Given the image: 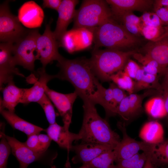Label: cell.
Instances as JSON below:
<instances>
[{
    "label": "cell",
    "instance_id": "30bf717a",
    "mask_svg": "<svg viewBox=\"0 0 168 168\" xmlns=\"http://www.w3.org/2000/svg\"><path fill=\"white\" fill-rule=\"evenodd\" d=\"M159 91L155 89H149L142 94L133 93L129 94L121 101L116 110V114L119 116L126 125L128 122L139 115L142 111V104L146 97L154 94Z\"/></svg>",
    "mask_w": 168,
    "mask_h": 168
},
{
    "label": "cell",
    "instance_id": "f35d334b",
    "mask_svg": "<svg viewBox=\"0 0 168 168\" xmlns=\"http://www.w3.org/2000/svg\"><path fill=\"white\" fill-rule=\"evenodd\" d=\"M122 22H126L141 26V21L140 17L135 15L133 12L125 13L119 18Z\"/></svg>",
    "mask_w": 168,
    "mask_h": 168
},
{
    "label": "cell",
    "instance_id": "6da1fadb",
    "mask_svg": "<svg viewBox=\"0 0 168 168\" xmlns=\"http://www.w3.org/2000/svg\"><path fill=\"white\" fill-rule=\"evenodd\" d=\"M60 68L56 78L69 82L83 101L102 105L105 89L99 81L90 65L89 59H68L63 58L58 62Z\"/></svg>",
    "mask_w": 168,
    "mask_h": 168
},
{
    "label": "cell",
    "instance_id": "f907efd6",
    "mask_svg": "<svg viewBox=\"0 0 168 168\" xmlns=\"http://www.w3.org/2000/svg\"><path fill=\"white\" fill-rule=\"evenodd\" d=\"M154 168H158L157 167L154 166Z\"/></svg>",
    "mask_w": 168,
    "mask_h": 168
},
{
    "label": "cell",
    "instance_id": "f1b7e54d",
    "mask_svg": "<svg viewBox=\"0 0 168 168\" xmlns=\"http://www.w3.org/2000/svg\"><path fill=\"white\" fill-rule=\"evenodd\" d=\"M110 80L119 88L127 91L129 94L134 93V81L124 71L112 75Z\"/></svg>",
    "mask_w": 168,
    "mask_h": 168
},
{
    "label": "cell",
    "instance_id": "e575fe53",
    "mask_svg": "<svg viewBox=\"0 0 168 168\" xmlns=\"http://www.w3.org/2000/svg\"><path fill=\"white\" fill-rule=\"evenodd\" d=\"M140 17L142 25L161 28L163 27L162 22L155 12H145Z\"/></svg>",
    "mask_w": 168,
    "mask_h": 168
},
{
    "label": "cell",
    "instance_id": "ab89813d",
    "mask_svg": "<svg viewBox=\"0 0 168 168\" xmlns=\"http://www.w3.org/2000/svg\"><path fill=\"white\" fill-rule=\"evenodd\" d=\"M38 136L41 149L44 152L49 147L52 140L48 134L39 133L38 134Z\"/></svg>",
    "mask_w": 168,
    "mask_h": 168
},
{
    "label": "cell",
    "instance_id": "7bdbcfd3",
    "mask_svg": "<svg viewBox=\"0 0 168 168\" xmlns=\"http://www.w3.org/2000/svg\"><path fill=\"white\" fill-rule=\"evenodd\" d=\"M162 93L163 94L162 97L164 99L166 109L168 116V86L161 87Z\"/></svg>",
    "mask_w": 168,
    "mask_h": 168
},
{
    "label": "cell",
    "instance_id": "4316f807",
    "mask_svg": "<svg viewBox=\"0 0 168 168\" xmlns=\"http://www.w3.org/2000/svg\"><path fill=\"white\" fill-rule=\"evenodd\" d=\"M153 165L157 167L168 164V141H164L155 145L153 150L149 156Z\"/></svg>",
    "mask_w": 168,
    "mask_h": 168
},
{
    "label": "cell",
    "instance_id": "3957f363",
    "mask_svg": "<svg viewBox=\"0 0 168 168\" xmlns=\"http://www.w3.org/2000/svg\"><path fill=\"white\" fill-rule=\"evenodd\" d=\"M136 52L109 49H97L93 50L89 61L99 79L103 82L111 81V76L123 70L130 57Z\"/></svg>",
    "mask_w": 168,
    "mask_h": 168
},
{
    "label": "cell",
    "instance_id": "4fadbf2b",
    "mask_svg": "<svg viewBox=\"0 0 168 168\" xmlns=\"http://www.w3.org/2000/svg\"><path fill=\"white\" fill-rule=\"evenodd\" d=\"M44 17L43 9L34 1L25 2L18 11V17L19 21L25 26L30 29L40 27Z\"/></svg>",
    "mask_w": 168,
    "mask_h": 168
},
{
    "label": "cell",
    "instance_id": "b9f144b4",
    "mask_svg": "<svg viewBox=\"0 0 168 168\" xmlns=\"http://www.w3.org/2000/svg\"><path fill=\"white\" fill-rule=\"evenodd\" d=\"M62 0H44L42 4L43 8H48L58 11Z\"/></svg>",
    "mask_w": 168,
    "mask_h": 168
},
{
    "label": "cell",
    "instance_id": "7c38bea8",
    "mask_svg": "<svg viewBox=\"0 0 168 168\" xmlns=\"http://www.w3.org/2000/svg\"><path fill=\"white\" fill-rule=\"evenodd\" d=\"M13 44L1 42L0 44V88L13 80L15 75L25 77L21 73L14 61L12 49Z\"/></svg>",
    "mask_w": 168,
    "mask_h": 168
},
{
    "label": "cell",
    "instance_id": "277c9868",
    "mask_svg": "<svg viewBox=\"0 0 168 168\" xmlns=\"http://www.w3.org/2000/svg\"><path fill=\"white\" fill-rule=\"evenodd\" d=\"M95 46L94 50L101 47L121 50L131 47L139 42L135 35L111 19L92 30Z\"/></svg>",
    "mask_w": 168,
    "mask_h": 168
},
{
    "label": "cell",
    "instance_id": "484cf974",
    "mask_svg": "<svg viewBox=\"0 0 168 168\" xmlns=\"http://www.w3.org/2000/svg\"><path fill=\"white\" fill-rule=\"evenodd\" d=\"M132 56L142 64V67L146 73L162 76V71L158 63L148 55L136 52Z\"/></svg>",
    "mask_w": 168,
    "mask_h": 168
},
{
    "label": "cell",
    "instance_id": "bcb514c9",
    "mask_svg": "<svg viewBox=\"0 0 168 168\" xmlns=\"http://www.w3.org/2000/svg\"><path fill=\"white\" fill-rule=\"evenodd\" d=\"M163 75L164 78L161 86V87L168 86V68L166 69Z\"/></svg>",
    "mask_w": 168,
    "mask_h": 168
},
{
    "label": "cell",
    "instance_id": "7a4b0ae2",
    "mask_svg": "<svg viewBox=\"0 0 168 168\" xmlns=\"http://www.w3.org/2000/svg\"><path fill=\"white\" fill-rule=\"evenodd\" d=\"M83 102V120L78 133L81 143L100 144L114 150L121 141L119 135L111 129L106 119L99 115L95 104Z\"/></svg>",
    "mask_w": 168,
    "mask_h": 168
},
{
    "label": "cell",
    "instance_id": "60d3db41",
    "mask_svg": "<svg viewBox=\"0 0 168 168\" xmlns=\"http://www.w3.org/2000/svg\"><path fill=\"white\" fill-rule=\"evenodd\" d=\"M122 23L123 26L130 34L134 35L141 34V26L126 22Z\"/></svg>",
    "mask_w": 168,
    "mask_h": 168
},
{
    "label": "cell",
    "instance_id": "ee69618b",
    "mask_svg": "<svg viewBox=\"0 0 168 168\" xmlns=\"http://www.w3.org/2000/svg\"><path fill=\"white\" fill-rule=\"evenodd\" d=\"M154 7L161 6H168V0H157L155 1Z\"/></svg>",
    "mask_w": 168,
    "mask_h": 168
},
{
    "label": "cell",
    "instance_id": "d590c367",
    "mask_svg": "<svg viewBox=\"0 0 168 168\" xmlns=\"http://www.w3.org/2000/svg\"><path fill=\"white\" fill-rule=\"evenodd\" d=\"M38 134H34L28 136L26 141L24 143L34 152L39 153H44L40 146Z\"/></svg>",
    "mask_w": 168,
    "mask_h": 168
},
{
    "label": "cell",
    "instance_id": "681fc988",
    "mask_svg": "<svg viewBox=\"0 0 168 168\" xmlns=\"http://www.w3.org/2000/svg\"><path fill=\"white\" fill-rule=\"evenodd\" d=\"M66 168H70V165H66ZM51 168H56L54 166L52 167Z\"/></svg>",
    "mask_w": 168,
    "mask_h": 168
},
{
    "label": "cell",
    "instance_id": "836d02e7",
    "mask_svg": "<svg viewBox=\"0 0 168 168\" xmlns=\"http://www.w3.org/2000/svg\"><path fill=\"white\" fill-rule=\"evenodd\" d=\"M163 27L161 28L141 24V34L150 41H154L161 35L163 32Z\"/></svg>",
    "mask_w": 168,
    "mask_h": 168
},
{
    "label": "cell",
    "instance_id": "52a82bcc",
    "mask_svg": "<svg viewBox=\"0 0 168 168\" xmlns=\"http://www.w3.org/2000/svg\"><path fill=\"white\" fill-rule=\"evenodd\" d=\"M9 1L0 6V40L2 43H14L24 36L28 29L24 28L18 16L12 14Z\"/></svg>",
    "mask_w": 168,
    "mask_h": 168
},
{
    "label": "cell",
    "instance_id": "c3c4849f",
    "mask_svg": "<svg viewBox=\"0 0 168 168\" xmlns=\"http://www.w3.org/2000/svg\"><path fill=\"white\" fill-rule=\"evenodd\" d=\"M78 168H90L86 164H83L82 166Z\"/></svg>",
    "mask_w": 168,
    "mask_h": 168
},
{
    "label": "cell",
    "instance_id": "7dc6e473",
    "mask_svg": "<svg viewBox=\"0 0 168 168\" xmlns=\"http://www.w3.org/2000/svg\"><path fill=\"white\" fill-rule=\"evenodd\" d=\"M143 168H154V166L152 163L149 156H148L147 159Z\"/></svg>",
    "mask_w": 168,
    "mask_h": 168
},
{
    "label": "cell",
    "instance_id": "5bb4252c",
    "mask_svg": "<svg viewBox=\"0 0 168 168\" xmlns=\"http://www.w3.org/2000/svg\"><path fill=\"white\" fill-rule=\"evenodd\" d=\"M79 2L77 0H63L57 11L58 16L53 32L59 43L67 32L68 26L73 20L76 11L75 7Z\"/></svg>",
    "mask_w": 168,
    "mask_h": 168
},
{
    "label": "cell",
    "instance_id": "f546056e",
    "mask_svg": "<svg viewBox=\"0 0 168 168\" xmlns=\"http://www.w3.org/2000/svg\"><path fill=\"white\" fill-rule=\"evenodd\" d=\"M148 156L143 152L138 153L128 159L116 161V168H143Z\"/></svg>",
    "mask_w": 168,
    "mask_h": 168
},
{
    "label": "cell",
    "instance_id": "8d00e7d4",
    "mask_svg": "<svg viewBox=\"0 0 168 168\" xmlns=\"http://www.w3.org/2000/svg\"><path fill=\"white\" fill-rule=\"evenodd\" d=\"M140 66L134 61L129 59L126 63L124 71L133 79H135L136 74Z\"/></svg>",
    "mask_w": 168,
    "mask_h": 168
},
{
    "label": "cell",
    "instance_id": "1f68e13d",
    "mask_svg": "<svg viewBox=\"0 0 168 168\" xmlns=\"http://www.w3.org/2000/svg\"><path fill=\"white\" fill-rule=\"evenodd\" d=\"M4 131L0 132V168H7V160L11 152V147Z\"/></svg>",
    "mask_w": 168,
    "mask_h": 168
},
{
    "label": "cell",
    "instance_id": "ac0fdd59",
    "mask_svg": "<svg viewBox=\"0 0 168 168\" xmlns=\"http://www.w3.org/2000/svg\"><path fill=\"white\" fill-rule=\"evenodd\" d=\"M37 73L38 80L30 88H24L21 103L27 105L32 102H37L45 94L48 83L51 79L56 78V75H50L46 73L45 68H39Z\"/></svg>",
    "mask_w": 168,
    "mask_h": 168
},
{
    "label": "cell",
    "instance_id": "5b68a950",
    "mask_svg": "<svg viewBox=\"0 0 168 168\" xmlns=\"http://www.w3.org/2000/svg\"><path fill=\"white\" fill-rule=\"evenodd\" d=\"M112 16L106 0H84L76 10L73 28L92 30L112 19Z\"/></svg>",
    "mask_w": 168,
    "mask_h": 168
},
{
    "label": "cell",
    "instance_id": "83f0119b",
    "mask_svg": "<svg viewBox=\"0 0 168 168\" xmlns=\"http://www.w3.org/2000/svg\"><path fill=\"white\" fill-rule=\"evenodd\" d=\"M116 160L113 150L101 154L90 162L86 164L90 168H116L114 161Z\"/></svg>",
    "mask_w": 168,
    "mask_h": 168
},
{
    "label": "cell",
    "instance_id": "603a6c76",
    "mask_svg": "<svg viewBox=\"0 0 168 168\" xmlns=\"http://www.w3.org/2000/svg\"><path fill=\"white\" fill-rule=\"evenodd\" d=\"M164 133L162 125L156 121H151L144 124L140 131L139 136L143 141L156 145L164 141Z\"/></svg>",
    "mask_w": 168,
    "mask_h": 168
},
{
    "label": "cell",
    "instance_id": "7402d4cb",
    "mask_svg": "<svg viewBox=\"0 0 168 168\" xmlns=\"http://www.w3.org/2000/svg\"><path fill=\"white\" fill-rule=\"evenodd\" d=\"M0 112L2 116L13 128L23 132L27 137L39 134L44 130L43 128L20 118L14 112L5 109H0Z\"/></svg>",
    "mask_w": 168,
    "mask_h": 168
},
{
    "label": "cell",
    "instance_id": "44dd1931",
    "mask_svg": "<svg viewBox=\"0 0 168 168\" xmlns=\"http://www.w3.org/2000/svg\"><path fill=\"white\" fill-rule=\"evenodd\" d=\"M1 91L2 92L3 97L0 99V109L14 112L16 106L21 103L24 88L17 87L12 80L8 82Z\"/></svg>",
    "mask_w": 168,
    "mask_h": 168
},
{
    "label": "cell",
    "instance_id": "816d5d0a",
    "mask_svg": "<svg viewBox=\"0 0 168 168\" xmlns=\"http://www.w3.org/2000/svg\"><path fill=\"white\" fill-rule=\"evenodd\" d=\"M167 68H168V67H167Z\"/></svg>",
    "mask_w": 168,
    "mask_h": 168
},
{
    "label": "cell",
    "instance_id": "d4e9b609",
    "mask_svg": "<svg viewBox=\"0 0 168 168\" xmlns=\"http://www.w3.org/2000/svg\"><path fill=\"white\" fill-rule=\"evenodd\" d=\"M158 75L146 73L134 81V92H137L145 89H155L162 91L161 85L158 81Z\"/></svg>",
    "mask_w": 168,
    "mask_h": 168
},
{
    "label": "cell",
    "instance_id": "ffe728a7",
    "mask_svg": "<svg viewBox=\"0 0 168 168\" xmlns=\"http://www.w3.org/2000/svg\"><path fill=\"white\" fill-rule=\"evenodd\" d=\"M144 54L156 61L164 74L168 67V38L155 41H150L145 46Z\"/></svg>",
    "mask_w": 168,
    "mask_h": 168
},
{
    "label": "cell",
    "instance_id": "4dcf8cb0",
    "mask_svg": "<svg viewBox=\"0 0 168 168\" xmlns=\"http://www.w3.org/2000/svg\"><path fill=\"white\" fill-rule=\"evenodd\" d=\"M51 100L45 94L37 102L43 108L49 124L56 123V115L54 106Z\"/></svg>",
    "mask_w": 168,
    "mask_h": 168
},
{
    "label": "cell",
    "instance_id": "9a60e30c",
    "mask_svg": "<svg viewBox=\"0 0 168 168\" xmlns=\"http://www.w3.org/2000/svg\"><path fill=\"white\" fill-rule=\"evenodd\" d=\"M110 150H113L105 145L94 143H84L73 145L71 151L75 155L72 158V162L75 164L88 163L101 154Z\"/></svg>",
    "mask_w": 168,
    "mask_h": 168
},
{
    "label": "cell",
    "instance_id": "cb8c5ba5",
    "mask_svg": "<svg viewBox=\"0 0 168 168\" xmlns=\"http://www.w3.org/2000/svg\"><path fill=\"white\" fill-rule=\"evenodd\" d=\"M144 109L147 114L154 119H161L167 115L162 96H156L149 99L146 102Z\"/></svg>",
    "mask_w": 168,
    "mask_h": 168
},
{
    "label": "cell",
    "instance_id": "d6986e66",
    "mask_svg": "<svg viewBox=\"0 0 168 168\" xmlns=\"http://www.w3.org/2000/svg\"><path fill=\"white\" fill-rule=\"evenodd\" d=\"M69 129L63 126L59 125L56 122L49 124L44 131L52 140L56 142L60 147L67 150L69 152L71 150L73 142L80 140L78 133L71 132Z\"/></svg>",
    "mask_w": 168,
    "mask_h": 168
},
{
    "label": "cell",
    "instance_id": "8992f818",
    "mask_svg": "<svg viewBox=\"0 0 168 168\" xmlns=\"http://www.w3.org/2000/svg\"><path fill=\"white\" fill-rule=\"evenodd\" d=\"M40 35L38 28L28 29L26 34L13 44L12 54L16 65L34 71L36 60V41Z\"/></svg>",
    "mask_w": 168,
    "mask_h": 168
},
{
    "label": "cell",
    "instance_id": "d6a6232c",
    "mask_svg": "<svg viewBox=\"0 0 168 168\" xmlns=\"http://www.w3.org/2000/svg\"><path fill=\"white\" fill-rule=\"evenodd\" d=\"M109 87L112 90L113 99L112 105V111L113 116L116 115L117 108L123 100L128 95L125 91L120 88L115 84L112 82L110 83Z\"/></svg>",
    "mask_w": 168,
    "mask_h": 168
},
{
    "label": "cell",
    "instance_id": "f6af8a7d",
    "mask_svg": "<svg viewBox=\"0 0 168 168\" xmlns=\"http://www.w3.org/2000/svg\"><path fill=\"white\" fill-rule=\"evenodd\" d=\"M166 38H168V26H163V32L161 35L156 41L158 40Z\"/></svg>",
    "mask_w": 168,
    "mask_h": 168
},
{
    "label": "cell",
    "instance_id": "ba28073f",
    "mask_svg": "<svg viewBox=\"0 0 168 168\" xmlns=\"http://www.w3.org/2000/svg\"><path fill=\"white\" fill-rule=\"evenodd\" d=\"M52 21L46 25L44 32L39 36L36 41V59L40 61L44 68L52 61L58 62L63 57L58 52L59 43L51 29Z\"/></svg>",
    "mask_w": 168,
    "mask_h": 168
},
{
    "label": "cell",
    "instance_id": "2e32d148",
    "mask_svg": "<svg viewBox=\"0 0 168 168\" xmlns=\"http://www.w3.org/2000/svg\"><path fill=\"white\" fill-rule=\"evenodd\" d=\"M11 149V152L20 164V168H27L31 163L40 160L44 153H39L32 151L24 143L13 137L5 135Z\"/></svg>",
    "mask_w": 168,
    "mask_h": 168
},
{
    "label": "cell",
    "instance_id": "8fae6325",
    "mask_svg": "<svg viewBox=\"0 0 168 168\" xmlns=\"http://www.w3.org/2000/svg\"><path fill=\"white\" fill-rule=\"evenodd\" d=\"M45 93L57 108L62 118L63 126L69 128L71 122L72 106L78 96L75 91L68 94H63L50 89L48 86Z\"/></svg>",
    "mask_w": 168,
    "mask_h": 168
},
{
    "label": "cell",
    "instance_id": "9c48e42d",
    "mask_svg": "<svg viewBox=\"0 0 168 168\" xmlns=\"http://www.w3.org/2000/svg\"><path fill=\"white\" fill-rule=\"evenodd\" d=\"M126 125L122 121H118L117 124L118 128L122 134L123 138L113 150L116 156L115 161L130 158L140 151L150 155L155 145L143 141H138L129 137L127 132Z\"/></svg>",
    "mask_w": 168,
    "mask_h": 168
},
{
    "label": "cell",
    "instance_id": "74e56055",
    "mask_svg": "<svg viewBox=\"0 0 168 168\" xmlns=\"http://www.w3.org/2000/svg\"><path fill=\"white\" fill-rule=\"evenodd\" d=\"M154 12L160 19L163 25L168 26V6L154 7Z\"/></svg>",
    "mask_w": 168,
    "mask_h": 168
},
{
    "label": "cell",
    "instance_id": "e0dca14e",
    "mask_svg": "<svg viewBox=\"0 0 168 168\" xmlns=\"http://www.w3.org/2000/svg\"><path fill=\"white\" fill-rule=\"evenodd\" d=\"M112 16L119 18L126 13L134 11L147 12L153 3L150 0H106Z\"/></svg>",
    "mask_w": 168,
    "mask_h": 168
}]
</instances>
